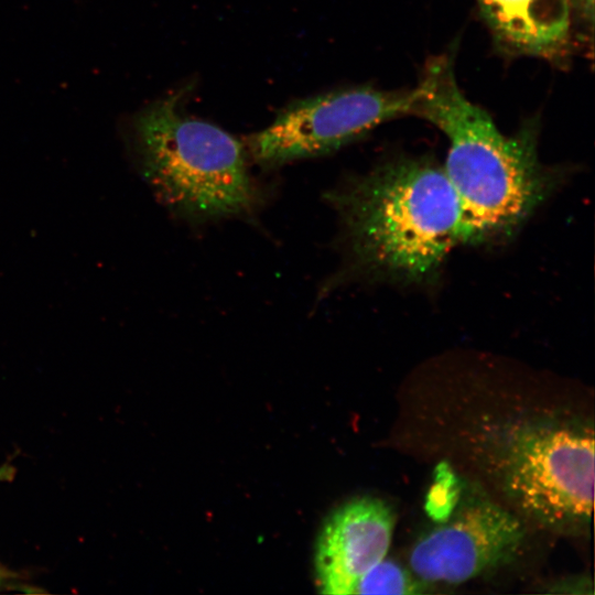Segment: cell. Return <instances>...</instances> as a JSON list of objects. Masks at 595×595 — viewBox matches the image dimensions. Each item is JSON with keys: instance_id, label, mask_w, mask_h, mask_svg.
Segmentation results:
<instances>
[{"instance_id": "1", "label": "cell", "mask_w": 595, "mask_h": 595, "mask_svg": "<svg viewBox=\"0 0 595 595\" xmlns=\"http://www.w3.org/2000/svg\"><path fill=\"white\" fill-rule=\"evenodd\" d=\"M415 88L412 115L433 123L448 140L443 169L459 203L462 244L515 234L558 181L539 160L536 123L504 134L459 89L447 54L428 61Z\"/></svg>"}, {"instance_id": "2", "label": "cell", "mask_w": 595, "mask_h": 595, "mask_svg": "<svg viewBox=\"0 0 595 595\" xmlns=\"http://www.w3.org/2000/svg\"><path fill=\"white\" fill-rule=\"evenodd\" d=\"M337 212L353 269L402 282L433 278L462 244L461 208L443 166L398 158L325 198Z\"/></svg>"}, {"instance_id": "3", "label": "cell", "mask_w": 595, "mask_h": 595, "mask_svg": "<svg viewBox=\"0 0 595 595\" xmlns=\"http://www.w3.org/2000/svg\"><path fill=\"white\" fill-rule=\"evenodd\" d=\"M182 96L170 94L131 118L128 145L140 174L165 207L188 220L250 216L260 197L244 145L188 116Z\"/></svg>"}, {"instance_id": "4", "label": "cell", "mask_w": 595, "mask_h": 595, "mask_svg": "<svg viewBox=\"0 0 595 595\" xmlns=\"http://www.w3.org/2000/svg\"><path fill=\"white\" fill-rule=\"evenodd\" d=\"M494 463L501 490L521 516L558 533L587 531L594 499L592 429L512 425L501 435Z\"/></svg>"}, {"instance_id": "5", "label": "cell", "mask_w": 595, "mask_h": 595, "mask_svg": "<svg viewBox=\"0 0 595 595\" xmlns=\"http://www.w3.org/2000/svg\"><path fill=\"white\" fill-rule=\"evenodd\" d=\"M415 97L416 88L358 86L294 101L248 139L251 156L260 165L278 166L333 153L388 120L412 115Z\"/></svg>"}, {"instance_id": "6", "label": "cell", "mask_w": 595, "mask_h": 595, "mask_svg": "<svg viewBox=\"0 0 595 595\" xmlns=\"http://www.w3.org/2000/svg\"><path fill=\"white\" fill-rule=\"evenodd\" d=\"M526 537L518 516L473 498L413 545L409 562L420 580L458 584L512 561Z\"/></svg>"}, {"instance_id": "7", "label": "cell", "mask_w": 595, "mask_h": 595, "mask_svg": "<svg viewBox=\"0 0 595 595\" xmlns=\"http://www.w3.org/2000/svg\"><path fill=\"white\" fill-rule=\"evenodd\" d=\"M394 515L381 499L359 497L336 508L318 534L314 567L322 594H355L360 578L389 550Z\"/></svg>"}, {"instance_id": "8", "label": "cell", "mask_w": 595, "mask_h": 595, "mask_svg": "<svg viewBox=\"0 0 595 595\" xmlns=\"http://www.w3.org/2000/svg\"><path fill=\"white\" fill-rule=\"evenodd\" d=\"M501 48L561 61L572 42V0H476Z\"/></svg>"}, {"instance_id": "9", "label": "cell", "mask_w": 595, "mask_h": 595, "mask_svg": "<svg viewBox=\"0 0 595 595\" xmlns=\"http://www.w3.org/2000/svg\"><path fill=\"white\" fill-rule=\"evenodd\" d=\"M428 585L413 572L383 558L360 578L355 594L416 595L425 593Z\"/></svg>"}, {"instance_id": "10", "label": "cell", "mask_w": 595, "mask_h": 595, "mask_svg": "<svg viewBox=\"0 0 595 595\" xmlns=\"http://www.w3.org/2000/svg\"><path fill=\"white\" fill-rule=\"evenodd\" d=\"M573 8L576 9L581 18L593 26L594 20V0H572Z\"/></svg>"}, {"instance_id": "11", "label": "cell", "mask_w": 595, "mask_h": 595, "mask_svg": "<svg viewBox=\"0 0 595 595\" xmlns=\"http://www.w3.org/2000/svg\"><path fill=\"white\" fill-rule=\"evenodd\" d=\"M8 577H9L8 572L3 567L0 566V584Z\"/></svg>"}]
</instances>
